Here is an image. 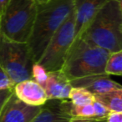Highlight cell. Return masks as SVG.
<instances>
[{"label": "cell", "mask_w": 122, "mask_h": 122, "mask_svg": "<svg viewBox=\"0 0 122 122\" xmlns=\"http://www.w3.org/2000/svg\"><path fill=\"white\" fill-rule=\"evenodd\" d=\"M95 98L103 104L110 112H122V89L95 95Z\"/></svg>", "instance_id": "13"}, {"label": "cell", "mask_w": 122, "mask_h": 122, "mask_svg": "<svg viewBox=\"0 0 122 122\" xmlns=\"http://www.w3.org/2000/svg\"><path fill=\"white\" fill-rule=\"evenodd\" d=\"M9 2V0H0V15H1V14L3 13V11L5 9L6 5Z\"/></svg>", "instance_id": "23"}, {"label": "cell", "mask_w": 122, "mask_h": 122, "mask_svg": "<svg viewBox=\"0 0 122 122\" xmlns=\"http://www.w3.org/2000/svg\"><path fill=\"white\" fill-rule=\"evenodd\" d=\"M110 52L81 37H76L65 58L61 71L69 80L92 75L105 74Z\"/></svg>", "instance_id": "3"}, {"label": "cell", "mask_w": 122, "mask_h": 122, "mask_svg": "<svg viewBox=\"0 0 122 122\" xmlns=\"http://www.w3.org/2000/svg\"><path fill=\"white\" fill-rule=\"evenodd\" d=\"M70 100H48L30 122H70Z\"/></svg>", "instance_id": "8"}, {"label": "cell", "mask_w": 122, "mask_h": 122, "mask_svg": "<svg viewBox=\"0 0 122 122\" xmlns=\"http://www.w3.org/2000/svg\"><path fill=\"white\" fill-rule=\"evenodd\" d=\"M73 10V0H50L38 4L32 30L27 41L34 63L39 60L51 38Z\"/></svg>", "instance_id": "1"}, {"label": "cell", "mask_w": 122, "mask_h": 122, "mask_svg": "<svg viewBox=\"0 0 122 122\" xmlns=\"http://www.w3.org/2000/svg\"><path fill=\"white\" fill-rule=\"evenodd\" d=\"M69 100L72 105H90L95 101V95L84 88H75L72 87L70 90Z\"/></svg>", "instance_id": "15"}, {"label": "cell", "mask_w": 122, "mask_h": 122, "mask_svg": "<svg viewBox=\"0 0 122 122\" xmlns=\"http://www.w3.org/2000/svg\"><path fill=\"white\" fill-rule=\"evenodd\" d=\"M34 63L27 43L10 40L0 34V67L14 85L30 80Z\"/></svg>", "instance_id": "5"}, {"label": "cell", "mask_w": 122, "mask_h": 122, "mask_svg": "<svg viewBox=\"0 0 122 122\" xmlns=\"http://www.w3.org/2000/svg\"><path fill=\"white\" fill-rule=\"evenodd\" d=\"M35 1L38 3V4H44V3L49 2V1H50V0H35Z\"/></svg>", "instance_id": "24"}, {"label": "cell", "mask_w": 122, "mask_h": 122, "mask_svg": "<svg viewBox=\"0 0 122 122\" xmlns=\"http://www.w3.org/2000/svg\"><path fill=\"white\" fill-rule=\"evenodd\" d=\"M109 0H73L75 38L80 35L97 11Z\"/></svg>", "instance_id": "11"}, {"label": "cell", "mask_w": 122, "mask_h": 122, "mask_svg": "<svg viewBox=\"0 0 122 122\" xmlns=\"http://www.w3.org/2000/svg\"><path fill=\"white\" fill-rule=\"evenodd\" d=\"M70 85L75 88H84L94 95H102L113 90L122 89L121 85L115 82L106 74L92 75L70 80Z\"/></svg>", "instance_id": "9"}, {"label": "cell", "mask_w": 122, "mask_h": 122, "mask_svg": "<svg viewBox=\"0 0 122 122\" xmlns=\"http://www.w3.org/2000/svg\"><path fill=\"white\" fill-rule=\"evenodd\" d=\"M75 39V18L73 10L51 38L38 63L47 72L61 70Z\"/></svg>", "instance_id": "6"}, {"label": "cell", "mask_w": 122, "mask_h": 122, "mask_svg": "<svg viewBox=\"0 0 122 122\" xmlns=\"http://www.w3.org/2000/svg\"><path fill=\"white\" fill-rule=\"evenodd\" d=\"M40 109L41 106H32L24 103L12 93L0 112V122H30Z\"/></svg>", "instance_id": "7"}, {"label": "cell", "mask_w": 122, "mask_h": 122, "mask_svg": "<svg viewBox=\"0 0 122 122\" xmlns=\"http://www.w3.org/2000/svg\"><path fill=\"white\" fill-rule=\"evenodd\" d=\"M13 93L21 101L32 106H42L48 100L44 89L31 79L16 83Z\"/></svg>", "instance_id": "10"}, {"label": "cell", "mask_w": 122, "mask_h": 122, "mask_svg": "<svg viewBox=\"0 0 122 122\" xmlns=\"http://www.w3.org/2000/svg\"><path fill=\"white\" fill-rule=\"evenodd\" d=\"M37 7L35 0H9L0 15V34L10 40L27 43Z\"/></svg>", "instance_id": "4"}, {"label": "cell", "mask_w": 122, "mask_h": 122, "mask_svg": "<svg viewBox=\"0 0 122 122\" xmlns=\"http://www.w3.org/2000/svg\"><path fill=\"white\" fill-rule=\"evenodd\" d=\"M92 106H93L94 112H95V118L105 119L106 117V115H108V113L110 112L103 104L100 103L97 100H95V101L92 103Z\"/></svg>", "instance_id": "18"}, {"label": "cell", "mask_w": 122, "mask_h": 122, "mask_svg": "<svg viewBox=\"0 0 122 122\" xmlns=\"http://www.w3.org/2000/svg\"><path fill=\"white\" fill-rule=\"evenodd\" d=\"M13 93V89H6V90H0V112L2 110L3 106L5 102L9 98L11 94Z\"/></svg>", "instance_id": "20"}, {"label": "cell", "mask_w": 122, "mask_h": 122, "mask_svg": "<svg viewBox=\"0 0 122 122\" xmlns=\"http://www.w3.org/2000/svg\"><path fill=\"white\" fill-rule=\"evenodd\" d=\"M14 84L10 80L4 70L0 67V90H6V89H11L12 90Z\"/></svg>", "instance_id": "19"}, {"label": "cell", "mask_w": 122, "mask_h": 122, "mask_svg": "<svg viewBox=\"0 0 122 122\" xmlns=\"http://www.w3.org/2000/svg\"><path fill=\"white\" fill-rule=\"evenodd\" d=\"M78 37L110 53L122 50L121 0L107 1Z\"/></svg>", "instance_id": "2"}, {"label": "cell", "mask_w": 122, "mask_h": 122, "mask_svg": "<svg viewBox=\"0 0 122 122\" xmlns=\"http://www.w3.org/2000/svg\"><path fill=\"white\" fill-rule=\"evenodd\" d=\"M70 114L72 117L76 118H93L95 117V112L92 104L84 105H70Z\"/></svg>", "instance_id": "16"}, {"label": "cell", "mask_w": 122, "mask_h": 122, "mask_svg": "<svg viewBox=\"0 0 122 122\" xmlns=\"http://www.w3.org/2000/svg\"><path fill=\"white\" fill-rule=\"evenodd\" d=\"M48 78V72L38 62L34 63L32 66V76H31V80H34L37 82L38 84L44 87V84H45L46 80Z\"/></svg>", "instance_id": "17"}, {"label": "cell", "mask_w": 122, "mask_h": 122, "mask_svg": "<svg viewBox=\"0 0 122 122\" xmlns=\"http://www.w3.org/2000/svg\"><path fill=\"white\" fill-rule=\"evenodd\" d=\"M105 122H122V112H109Z\"/></svg>", "instance_id": "21"}, {"label": "cell", "mask_w": 122, "mask_h": 122, "mask_svg": "<svg viewBox=\"0 0 122 122\" xmlns=\"http://www.w3.org/2000/svg\"><path fill=\"white\" fill-rule=\"evenodd\" d=\"M43 88L48 100H69L72 85L61 70L48 72V78Z\"/></svg>", "instance_id": "12"}, {"label": "cell", "mask_w": 122, "mask_h": 122, "mask_svg": "<svg viewBox=\"0 0 122 122\" xmlns=\"http://www.w3.org/2000/svg\"><path fill=\"white\" fill-rule=\"evenodd\" d=\"M70 122H105V119H99V118H76L73 117L70 120Z\"/></svg>", "instance_id": "22"}, {"label": "cell", "mask_w": 122, "mask_h": 122, "mask_svg": "<svg viewBox=\"0 0 122 122\" xmlns=\"http://www.w3.org/2000/svg\"><path fill=\"white\" fill-rule=\"evenodd\" d=\"M105 74L120 76L122 74V50L110 53L105 65Z\"/></svg>", "instance_id": "14"}]
</instances>
